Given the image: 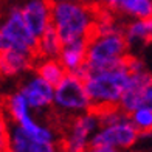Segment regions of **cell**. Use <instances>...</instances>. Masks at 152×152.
Instances as JSON below:
<instances>
[{
  "label": "cell",
  "instance_id": "obj_1",
  "mask_svg": "<svg viewBox=\"0 0 152 152\" xmlns=\"http://www.w3.org/2000/svg\"><path fill=\"white\" fill-rule=\"evenodd\" d=\"M130 58L132 54L129 53L118 65L101 70H88L82 76L90 98V107L87 112L95 115L98 120L121 109L120 101L132 73Z\"/></svg>",
  "mask_w": 152,
  "mask_h": 152
},
{
  "label": "cell",
  "instance_id": "obj_2",
  "mask_svg": "<svg viewBox=\"0 0 152 152\" xmlns=\"http://www.w3.org/2000/svg\"><path fill=\"white\" fill-rule=\"evenodd\" d=\"M87 42V61L76 75L82 78L88 70H101L118 65L129 54V42L124 34V25H116L112 22H98L95 20L93 26L86 36Z\"/></svg>",
  "mask_w": 152,
  "mask_h": 152
},
{
  "label": "cell",
  "instance_id": "obj_3",
  "mask_svg": "<svg viewBox=\"0 0 152 152\" xmlns=\"http://www.w3.org/2000/svg\"><path fill=\"white\" fill-rule=\"evenodd\" d=\"M95 20L92 5L82 0H62L53 3V25L64 45L86 39Z\"/></svg>",
  "mask_w": 152,
  "mask_h": 152
},
{
  "label": "cell",
  "instance_id": "obj_4",
  "mask_svg": "<svg viewBox=\"0 0 152 152\" xmlns=\"http://www.w3.org/2000/svg\"><path fill=\"white\" fill-rule=\"evenodd\" d=\"M39 39L26 25L22 8L12 6L0 23V50H20L31 53L39 61Z\"/></svg>",
  "mask_w": 152,
  "mask_h": 152
},
{
  "label": "cell",
  "instance_id": "obj_5",
  "mask_svg": "<svg viewBox=\"0 0 152 152\" xmlns=\"http://www.w3.org/2000/svg\"><path fill=\"white\" fill-rule=\"evenodd\" d=\"M2 107L11 116V120L16 121L17 126H20L33 138L42 140V141H53L54 134L48 127H44L37 123H34V120L30 115V110H28L30 104L20 92L2 96Z\"/></svg>",
  "mask_w": 152,
  "mask_h": 152
},
{
  "label": "cell",
  "instance_id": "obj_6",
  "mask_svg": "<svg viewBox=\"0 0 152 152\" xmlns=\"http://www.w3.org/2000/svg\"><path fill=\"white\" fill-rule=\"evenodd\" d=\"M54 104L56 109L64 112H76L90 107V98H88L84 79L79 78L76 73H67L62 81L54 87Z\"/></svg>",
  "mask_w": 152,
  "mask_h": 152
},
{
  "label": "cell",
  "instance_id": "obj_7",
  "mask_svg": "<svg viewBox=\"0 0 152 152\" xmlns=\"http://www.w3.org/2000/svg\"><path fill=\"white\" fill-rule=\"evenodd\" d=\"M140 130L132 123V120L124 118L115 124L101 127V130L96 134L88 148H96V146H112V148H121L127 149L138 141L140 138Z\"/></svg>",
  "mask_w": 152,
  "mask_h": 152
},
{
  "label": "cell",
  "instance_id": "obj_8",
  "mask_svg": "<svg viewBox=\"0 0 152 152\" xmlns=\"http://www.w3.org/2000/svg\"><path fill=\"white\" fill-rule=\"evenodd\" d=\"M26 25L37 39L53 23V3L50 0H28L22 6Z\"/></svg>",
  "mask_w": 152,
  "mask_h": 152
},
{
  "label": "cell",
  "instance_id": "obj_9",
  "mask_svg": "<svg viewBox=\"0 0 152 152\" xmlns=\"http://www.w3.org/2000/svg\"><path fill=\"white\" fill-rule=\"evenodd\" d=\"M19 92L26 98L30 107L33 109L50 107L54 102V86H51L50 82L45 81L39 75L25 81L20 86Z\"/></svg>",
  "mask_w": 152,
  "mask_h": 152
},
{
  "label": "cell",
  "instance_id": "obj_10",
  "mask_svg": "<svg viewBox=\"0 0 152 152\" xmlns=\"http://www.w3.org/2000/svg\"><path fill=\"white\" fill-rule=\"evenodd\" d=\"M36 64L37 59L31 53L20 50H0V78L34 70Z\"/></svg>",
  "mask_w": 152,
  "mask_h": 152
},
{
  "label": "cell",
  "instance_id": "obj_11",
  "mask_svg": "<svg viewBox=\"0 0 152 152\" xmlns=\"http://www.w3.org/2000/svg\"><path fill=\"white\" fill-rule=\"evenodd\" d=\"M11 146L12 152H56L58 148L54 141H42L33 138L30 134L17 126L11 132Z\"/></svg>",
  "mask_w": 152,
  "mask_h": 152
},
{
  "label": "cell",
  "instance_id": "obj_12",
  "mask_svg": "<svg viewBox=\"0 0 152 152\" xmlns=\"http://www.w3.org/2000/svg\"><path fill=\"white\" fill-rule=\"evenodd\" d=\"M61 64L65 67L68 73H76L87 61V42L86 39L76 40L62 47L59 58Z\"/></svg>",
  "mask_w": 152,
  "mask_h": 152
},
{
  "label": "cell",
  "instance_id": "obj_13",
  "mask_svg": "<svg viewBox=\"0 0 152 152\" xmlns=\"http://www.w3.org/2000/svg\"><path fill=\"white\" fill-rule=\"evenodd\" d=\"M124 34L129 45L149 47L152 44V16L124 23Z\"/></svg>",
  "mask_w": 152,
  "mask_h": 152
},
{
  "label": "cell",
  "instance_id": "obj_14",
  "mask_svg": "<svg viewBox=\"0 0 152 152\" xmlns=\"http://www.w3.org/2000/svg\"><path fill=\"white\" fill-rule=\"evenodd\" d=\"M112 10L116 16H129L135 19H146L152 16V0H115Z\"/></svg>",
  "mask_w": 152,
  "mask_h": 152
},
{
  "label": "cell",
  "instance_id": "obj_15",
  "mask_svg": "<svg viewBox=\"0 0 152 152\" xmlns=\"http://www.w3.org/2000/svg\"><path fill=\"white\" fill-rule=\"evenodd\" d=\"M62 47H64V44H62L54 25L51 23L45 30V33L39 37V45H37L39 61L45 58H59Z\"/></svg>",
  "mask_w": 152,
  "mask_h": 152
},
{
  "label": "cell",
  "instance_id": "obj_16",
  "mask_svg": "<svg viewBox=\"0 0 152 152\" xmlns=\"http://www.w3.org/2000/svg\"><path fill=\"white\" fill-rule=\"evenodd\" d=\"M34 72L39 76H42L45 81H48L54 87H56L62 81V78L68 73L58 58H45V59L37 61L36 67H34Z\"/></svg>",
  "mask_w": 152,
  "mask_h": 152
},
{
  "label": "cell",
  "instance_id": "obj_17",
  "mask_svg": "<svg viewBox=\"0 0 152 152\" xmlns=\"http://www.w3.org/2000/svg\"><path fill=\"white\" fill-rule=\"evenodd\" d=\"M130 120L140 130L141 137H152V110L148 107H140L130 113Z\"/></svg>",
  "mask_w": 152,
  "mask_h": 152
},
{
  "label": "cell",
  "instance_id": "obj_18",
  "mask_svg": "<svg viewBox=\"0 0 152 152\" xmlns=\"http://www.w3.org/2000/svg\"><path fill=\"white\" fill-rule=\"evenodd\" d=\"M0 152H12L11 132L6 123V112L2 106H0Z\"/></svg>",
  "mask_w": 152,
  "mask_h": 152
},
{
  "label": "cell",
  "instance_id": "obj_19",
  "mask_svg": "<svg viewBox=\"0 0 152 152\" xmlns=\"http://www.w3.org/2000/svg\"><path fill=\"white\" fill-rule=\"evenodd\" d=\"M140 107H148V109L152 110V81H149L146 84V87L143 88Z\"/></svg>",
  "mask_w": 152,
  "mask_h": 152
},
{
  "label": "cell",
  "instance_id": "obj_20",
  "mask_svg": "<svg viewBox=\"0 0 152 152\" xmlns=\"http://www.w3.org/2000/svg\"><path fill=\"white\" fill-rule=\"evenodd\" d=\"M87 152H118V149L112 146H96V148H88Z\"/></svg>",
  "mask_w": 152,
  "mask_h": 152
},
{
  "label": "cell",
  "instance_id": "obj_21",
  "mask_svg": "<svg viewBox=\"0 0 152 152\" xmlns=\"http://www.w3.org/2000/svg\"><path fill=\"white\" fill-rule=\"evenodd\" d=\"M82 2H86V3H93V2H99V0H82Z\"/></svg>",
  "mask_w": 152,
  "mask_h": 152
},
{
  "label": "cell",
  "instance_id": "obj_22",
  "mask_svg": "<svg viewBox=\"0 0 152 152\" xmlns=\"http://www.w3.org/2000/svg\"><path fill=\"white\" fill-rule=\"evenodd\" d=\"M51 3H56V2H62V0H50Z\"/></svg>",
  "mask_w": 152,
  "mask_h": 152
},
{
  "label": "cell",
  "instance_id": "obj_23",
  "mask_svg": "<svg viewBox=\"0 0 152 152\" xmlns=\"http://www.w3.org/2000/svg\"><path fill=\"white\" fill-rule=\"evenodd\" d=\"M0 106H2V96H0Z\"/></svg>",
  "mask_w": 152,
  "mask_h": 152
},
{
  "label": "cell",
  "instance_id": "obj_24",
  "mask_svg": "<svg viewBox=\"0 0 152 152\" xmlns=\"http://www.w3.org/2000/svg\"><path fill=\"white\" fill-rule=\"evenodd\" d=\"M151 72H152V70H151Z\"/></svg>",
  "mask_w": 152,
  "mask_h": 152
}]
</instances>
